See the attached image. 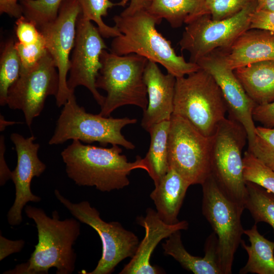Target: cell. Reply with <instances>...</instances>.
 I'll use <instances>...</instances> for the list:
<instances>
[{
	"mask_svg": "<svg viewBox=\"0 0 274 274\" xmlns=\"http://www.w3.org/2000/svg\"><path fill=\"white\" fill-rule=\"evenodd\" d=\"M256 1L245 7L235 16L213 20L209 14L202 15L187 24L179 42L181 51H187L190 62L197 63L215 50L227 49L246 30L250 28Z\"/></svg>",
	"mask_w": 274,
	"mask_h": 274,
	"instance_id": "11",
	"label": "cell"
},
{
	"mask_svg": "<svg viewBox=\"0 0 274 274\" xmlns=\"http://www.w3.org/2000/svg\"><path fill=\"white\" fill-rule=\"evenodd\" d=\"M130 1L129 6L120 14L130 15L143 9H146L150 0H120L126 4Z\"/></svg>",
	"mask_w": 274,
	"mask_h": 274,
	"instance_id": "40",
	"label": "cell"
},
{
	"mask_svg": "<svg viewBox=\"0 0 274 274\" xmlns=\"http://www.w3.org/2000/svg\"><path fill=\"white\" fill-rule=\"evenodd\" d=\"M25 213L36 223L38 243L26 263L17 265L6 274H46L56 268V274H71L75 268L76 254L73 245L80 234V223L76 218L60 220L57 211L48 216L39 208L26 205Z\"/></svg>",
	"mask_w": 274,
	"mask_h": 274,
	"instance_id": "1",
	"label": "cell"
},
{
	"mask_svg": "<svg viewBox=\"0 0 274 274\" xmlns=\"http://www.w3.org/2000/svg\"><path fill=\"white\" fill-rule=\"evenodd\" d=\"M138 223L143 227L145 235L138 246L130 261L123 268L120 274H158L163 272L160 268L150 263L151 255L159 242L167 238L173 233L188 227L185 220L174 224L165 223L156 211L148 208L145 217L137 218Z\"/></svg>",
	"mask_w": 274,
	"mask_h": 274,
	"instance_id": "17",
	"label": "cell"
},
{
	"mask_svg": "<svg viewBox=\"0 0 274 274\" xmlns=\"http://www.w3.org/2000/svg\"><path fill=\"white\" fill-rule=\"evenodd\" d=\"M227 64L237 68L262 61H274V32L249 28L227 49H223Z\"/></svg>",
	"mask_w": 274,
	"mask_h": 274,
	"instance_id": "19",
	"label": "cell"
},
{
	"mask_svg": "<svg viewBox=\"0 0 274 274\" xmlns=\"http://www.w3.org/2000/svg\"><path fill=\"white\" fill-rule=\"evenodd\" d=\"M136 122L137 119L134 118H115L87 112L77 104L73 93L63 105L49 144L58 145L69 140H77L88 144L98 142L103 146L117 145L133 150L135 145L125 139L121 130Z\"/></svg>",
	"mask_w": 274,
	"mask_h": 274,
	"instance_id": "6",
	"label": "cell"
},
{
	"mask_svg": "<svg viewBox=\"0 0 274 274\" xmlns=\"http://www.w3.org/2000/svg\"><path fill=\"white\" fill-rule=\"evenodd\" d=\"M190 184L174 168L168 170L159 183L155 186L150 198L156 212L166 223L174 224L179 221L178 217L186 193Z\"/></svg>",
	"mask_w": 274,
	"mask_h": 274,
	"instance_id": "21",
	"label": "cell"
},
{
	"mask_svg": "<svg viewBox=\"0 0 274 274\" xmlns=\"http://www.w3.org/2000/svg\"><path fill=\"white\" fill-rule=\"evenodd\" d=\"M257 10L274 12V0H256Z\"/></svg>",
	"mask_w": 274,
	"mask_h": 274,
	"instance_id": "41",
	"label": "cell"
},
{
	"mask_svg": "<svg viewBox=\"0 0 274 274\" xmlns=\"http://www.w3.org/2000/svg\"><path fill=\"white\" fill-rule=\"evenodd\" d=\"M113 20L120 33L113 38L110 52L124 55L136 54L161 64L176 78L185 76L199 70L196 63L187 62L178 55L170 42L156 29L158 21L146 9L130 15L120 14Z\"/></svg>",
	"mask_w": 274,
	"mask_h": 274,
	"instance_id": "3",
	"label": "cell"
},
{
	"mask_svg": "<svg viewBox=\"0 0 274 274\" xmlns=\"http://www.w3.org/2000/svg\"><path fill=\"white\" fill-rule=\"evenodd\" d=\"M97 27L84 19L81 14L77 23L75 45L70 59L68 88L73 91L78 86L87 88L101 107L105 96L95 86L97 76L101 67L100 56L107 47Z\"/></svg>",
	"mask_w": 274,
	"mask_h": 274,
	"instance_id": "14",
	"label": "cell"
},
{
	"mask_svg": "<svg viewBox=\"0 0 274 274\" xmlns=\"http://www.w3.org/2000/svg\"><path fill=\"white\" fill-rule=\"evenodd\" d=\"M250 28H259L274 32V12L255 10L250 20Z\"/></svg>",
	"mask_w": 274,
	"mask_h": 274,
	"instance_id": "36",
	"label": "cell"
},
{
	"mask_svg": "<svg viewBox=\"0 0 274 274\" xmlns=\"http://www.w3.org/2000/svg\"><path fill=\"white\" fill-rule=\"evenodd\" d=\"M25 242L23 239L12 241L2 234L0 235V261L10 255L18 253L23 248Z\"/></svg>",
	"mask_w": 274,
	"mask_h": 274,
	"instance_id": "37",
	"label": "cell"
},
{
	"mask_svg": "<svg viewBox=\"0 0 274 274\" xmlns=\"http://www.w3.org/2000/svg\"><path fill=\"white\" fill-rule=\"evenodd\" d=\"M15 32L18 42L24 45L35 44L43 36L37 25L23 15L15 22Z\"/></svg>",
	"mask_w": 274,
	"mask_h": 274,
	"instance_id": "34",
	"label": "cell"
},
{
	"mask_svg": "<svg viewBox=\"0 0 274 274\" xmlns=\"http://www.w3.org/2000/svg\"><path fill=\"white\" fill-rule=\"evenodd\" d=\"M227 111L220 87L204 70L176 78L173 114L186 119L203 135L214 134Z\"/></svg>",
	"mask_w": 274,
	"mask_h": 274,
	"instance_id": "5",
	"label": "cell"
},
{
	"mask_svg": "<svg viewBox=\"0 0 274 274\" xmlns=\"http://www.w3.org/2000/svg\"><path fill=\"white\" fill-rule=\"evenodd\" d=\"M81 8L82 17L87 20L94 22L102 36L105 38H115L121 33L118 28L107 25L102 17L107 15L108 11L115 6L124 7L126 5L121 1L114 3L110 0H78Z\"/></svg>",
	"mask_w": 274,
	"mask_h": 274,
	"instance_id": "28",
	"label": "cell"
},
{
	"mask_svg": "<svg viewBox=\"0 0 274 274\" xmlns=\"http://www.w3.org/2000/svg\"><path fill=\"white\" fill-rule=\"evenodd\" d=\"M201 185L202 213L217 237L219 266L222 274H230L235 253L244 234L241 222L244 209L224 193L212 174Z\"/></svg>",
	"mask_w": 274,
	"mask_h": 274,
	"instance_id": "8",
	"label": "cell"
},
{
	"mask_svg": "<svg viewBox=\"0 0 274 274\" xmlns=\"http://www.w3.org/2000/svg\"><path fill=\"white\" fill-rule=\"evenodd\" d=\"M148 61L136 54L118 55L103 50L95 86L104 90L107 95L99 114L110 117L116 109L126 105L137 106L143 111L147 109L148 100L144 74Z\"/></svg>",
	"mask_w": 274,
	"mask_h": 274,
	"instance_id": "4",
	"label": "cell"
},
{
	"mask_svg": "<svg viewBox=\"0 0 274 274\" xmlns=\"http://www.w3.org/2000/svg\"><path fill=\"white\" fill-rule=\"evenodd\" d=\"M244 234L248 236L250 245L242 240L241 244L248 255V259L239 273L274 274V242L259 232L257 224L245 230Z\"/></svg>",
	"mask_w": 274,
	"mask_h": 274,
	"instance_id": "24",
	"label": "cell"
},
{
	"mask_svg": "<svg viewBox=\"0 0 274 274\" xmlns=\"http://www.w3.org/2000/svg\"><path fill=\"white\" fill-rule=\"evenodd\" d=\"M245 208L249 210L255 224H268L274 232V194L252 182H246Z\"/></svg>",
	"mask_w": 274,
	"mask_h": 274,
	"instance_id": "26",
	"label": "cell"
},
{
	"mask_svg": "<svg viewBox=\"0 0 274 274\" xmlns=\"http://www.w3.org/2000/svg\"><path fill=\"white\" fill-rule=\"evenodd\" d=\"M21 123V122H15L13 121H7L5 120L3 115L1 114L0 115V131H4L6 128L9 126L15 124Z\"/></svg>",
	"mask_w": 274,
	"mask_h": 274,
	"instance_id": "42",
	"label": "cell"
},
{
	"mask_svg": "<svg viewBox=\"0 0 274 274\" xmlns=\"http://www.w3.org/2000/svg\"><path fill=\"white\" fill-rule=\"evenodd\" d=\"M210 74L220 87L231 118L245 128L249 146L254 141L256 126L253 112L257 105L248 96L234 74L228 67L223 49L215 50L196 63Z\"/></svg>",
	"mask_w": 274,
	"mask_h": 274,
	"instance_id": "15",
	"label": "cell"
},
{
	"mask_svg": "<svg viewBox=\"0 0 274 274\" xmlns=\"http://www.w3.org/2000/svg\"><path fill=\"white\" fill-rule=\"evenodd\" d=\"M59 83L57 68L48 52L33 68L20 74L8 91L7 105L11 109L22 111L30 128L47 97L57 95Z\"/></svg>",
	"mask_w": 274,
	"mask_h": 274,
	"instance_id": "12",
	"label": "cell"
},
{
	"mask_svg": "<svg viewBox=\"0 0 274 274\" xmlns=\"http://www.w3.org/2000/svg\"><path fill=\"white\" fill-rule=\"evenodd\" d=\"M256 0H205L208 14L213 20L231 18Z\"/></svg>",
	"mask_w": 274,
	"mask_h": 274,
	"instance_id": "32",
	"label": "cell"
},
{
	"mask_svg": "<svg viewBox=\"0 0 274 274\" xmlns=\"http://www.w3.org/2000/svg\"><path fill=\"white\" fill-rule=\"evenodd\" d=\"M67 0H20L23 15L38 28L54 20L61 6Z\"/></svg>",
	"mask_w": 274,
	"mask_h": 274,
	"instance_id": "29",
	"label": "cell"
},
{
	"mask_svg": "<svg viewBox=\"0 0 274 274\" xmlns=\"http://www.w3.org/2000/svg\"><path fill=\"white\" fill-rule=\"evenodd\" d=\"M247 141L243 126L231 118H225L212 136L211 146L212 175L224 193L244 209L247 190L242 151Z\"/></svg>",
	"mask_w": 274,
	"mask_h": 274,
	"instance_id": "7",
	"label": "cell"
},
{
	"mask_svg": "<svg viewBox=\"0 0 274 274\" xmlns=\"http://www.w3.org/2000/svg\"><path fill=\"white\" fill-rule=\"evenodd\" d=\"M212 139L186 119L173 114L168 139L169 167L190 185H201L212 174Z\"/></svg>",
	"mask_w": 274,
	"mask_h": 274,
	"instance_id": "9",
	"label": "cell"
},
{
	"mask_svg": "<svg viewBox=\"0 0 274 274\" xmlns=\"http://www.w3.org/2000/svg\"><path fill=\"white\" fill-rule=\"evenodd\" d=\"M21 62L15 42H6L0 58V105H7L8 91L20 75Z\"/></svg>",
	"mask_w": 274,
	"mask_h": 274,
	"instance_id": "27",
	"label": "cell"
},
{
	"mask_svg": "<svg viewBox=\"0 0 274 274\" xmlns=\"http://www.w3.org/2000/svg\"><path fill=\"white\" fill-rule=\"evenodd\" d=\"M57 199L80 222L85 223L98 234L102 243V255L95 268L87 274H110L123 260L132 257L139 241L132 231L125 229L118 222H106L99 212L88 201L73 203L55 189Z\"/></svg>",
	"mask_w": 274,
	"mask_h": 274,
	"instance_id": "10",
	"label": "cell"
},
{
	"mask_svg": "<svg viewBox=\"0 0 274 274\" xmlns=\"http://www.w3.org/2000/svg\"><path fill=\"white\" fill-rule=\"evenodd\" d=\"M248 151L274 171V127H256L254 140Z\"/></svg>",
	"mask_w": 274,
	"mask_h": 274,
	"instance_id": "31",
	"label": "cell"
},
{
	"mask_svg": "<svg viewBox=\"0 0 274 274\" xmlns=\"http://www.w3.org/2000/svg\"><path fill=\"white\" fill-rule=\"evenodd\" d=\"M243 161L245 182L255 183L274 194V171L248 150L244 152Z\"/></svg>",
	"mask_w": 274,
	"mask_h": 274,
	"instance_id": "30",
	"label": "cell"
},
{
	"mask_svg": "<svg viewBox=\"0 0 274 274\" xmlns=\"http://www.w3.org/2000/svg\"><path fill=\"white\" fill-rule=\"evenodd\" d=\"M157 64L148 60L144 74L148 104L141 126L147 131L156 124L170 120L174 111L176 78L164 74Z\"/></svg>",
	"mask_w": 274,
	"mask_h": 274,
	"instance_id": "18",
	"label": "cell"
},
{
	"mask_svg": "<svg viewBox=\"0 0 274 274\" xmlns=\"http://www.w3.org/2000/svg\"><path fill=\"white\" fill-rule=\"evenodd\" d=\"M19 0H0V14L5 13L11 17L18 18L23 15V10Z\"/></svg>",
	"mask_w": 274,
	"mask_h": 274,
	"instance_id": "38",
	"label": "cell"
},
{
	"mask_svg": "<svg viewBox=\"0 0 274 274\" xmlns=\"http://www.w3.org/2000/svg\"><path fill=\"white\" fill-rule=\"evenodd\" d=\"M10 139L15 146L17 160L11 175L15 187V198L8 212L7 220L10 225L16 226L22 222V212L26 203L29 201L38 202L41 199L32 193L30 185L33 178L40 177L46 165L38 157L40 145L33 142L36 139L33 135L26 138L13 133Z\"/></svg>",
	"mask_w": 274,
	"mask_h": 274,
	"instance_id": "16",
	"label": "cell"
},
{
	"mask_svg": "<svg viewBox=\"0 0 274 274\" xmlns=\"http://www.w3.org/2000/svg\"><path fill=\"white\" fill-rule=\"evenodd\" d=\"M254 121L260 123L263 126L274 127V101L268 104L256 105L253 112Z\"/></svg>",
	"mask_w": 274,
	"mask_h": 274,
	"instance_id": "35",
	"label": "cell"
},
{
	"mask_svg": "<svg viewBox=\"0 0 274 274\" xmlns=\"http://www.w3.org/2000/svg\"><path fill=\"white\" fill-rule=\"evenodd\" d=\"M15 47L21 62L20 74L33 68L48 53L43 36L36 43L24 45L15 42Z\"/></svg>",
	"mask_w": 274,
	"mask_h": 274,
	"instance_id": "33",
	"label": "cell"
},
{
	"mask_svg": "<svg viewBox=\"0 0 274 274\" xmlns=\"http://www.w3.org/2000/svg\"><path fill=\"white\" fill-rule=\"evenodd\" d=\"M167 238L162 245L164 253L173 257L184 268L195 274H222L217 253V237L214 232L206 241L203 257L193 256L185 249L180 230Z\"/></svg>",
	"mask_w": 274,
	"mask_h": 274,
	"instance_id": "20",
	"label": "cell"
},
{
	"mask_svg": "<svg viewBox=\"0 0 274 274\" xmlns=\"http://www.w3.org/2000/svg\"><path fill=\"white\" fill-rule=\"evenodd\" d=\"M234 72L257 105L274 101V61H262L236 68Z\"/></svg>",
	"mask_w": 274,
	"mask_h": 274,
	"instance_id": "22",
	"label": "cell"
},
{
	"mask_svg": "<svg viewBox=\"0 0 274 274\" xmlns=\"http://www.w3.org/2000/svg\"><path fill=\"white\" fill-rule=\"evenodd\" d=\"M146 10L159 23L165 19L174 28L208 14L205 0H150Z\"/></svg>",
	"mask_w": 274,
	"mask_h": 274,
	"instance_id": "23",
	"label": "cell"
},
{
	"mask_svg": "<svg viewBox=\"0 0 274 274\" xmlns=\"http://www.w3.org/2000/svg\"><path fill=\"white\" fill-rule=\"evenodd\" d=\"M118 145L110 148L84 145L79 140L61 153L69 178L80 186L95 187L102 192L122 189L129 184L128 176L136 169L146 172L143 158L129 162Z\"/></svg>",
	"mask_w": 274,
	"mask_h": 274,
	"instance_id": "2",
	"label": "cell"
},
{
	"mask_svg": "<svg viewBox=\"0 0 274 274\" xmlns=\"http://www.w3.org/2000/svg\"><path fill=\"white\" fill-rule=\"evenodd\" d=\"M6 151L4 136H0V185L3 186L9 179H11L12 171H11L5 159L4 154Z\"/></svg>",
	"mask_w": 274,
	"mask_h": 274,
	"instance_id": "39",
	"label": "cell"
},
{
	"mask_svg": "<svg viewBox=\"0 0 274 274\" xmlns=\"http://www.w3.org/2000/svg\"><path fill=\"white\" fill-rule=\"evenodd\" d=\"M81 12L78 0H67L61 6L54 20L39 28L58 72L59 88L55 97L58 107L63 106L74 93L67 87V75L70 66V55L75 45L77 21Z\"/></svg>",
	"mask_w": 274,
	"mask_h": 274,
	"instance_id": "13",
	"label": "cell"
},
{
	"mask_svg": "<svg viewBox=\"0 0 274 274\" xmlns=\"http://www.w3.org/2000/svg\"><path fill=\"white\" fill-rule=\"evenodd\" d=\"M170 120L152 126L148 131L150 135L149 150L143 158L148 175L156 186L169 169L168 139Z\"/></svg>",
	"mask_w": 274,
	"mask_h": 274,
	"instance_id": "25",
	"label": "cell"
}]
</instances>
